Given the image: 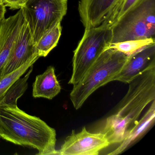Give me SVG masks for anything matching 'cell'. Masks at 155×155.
Wrapping results in <instances>:
<instances>
[{
    "label": "cell",
    "mask_w": 155,
    "mask_h": 155,
    "mask_svg": "<svg viewBox=\"0 0 155 155\" xmlns=\"http://www.w3.org/2000/svg\"><path fill=\"white\" fill-rule=\"evenodd\" d=\"M109 145L105 133H91L84 127L78 133L72 130L57 150V155H97Z\"/></svg>",
    "instance_id": "52a82bcc"
},
{
    "label": "cell",
    "mask_w": 155,
    "mask_h": 155,
    "mask_svg": "<svg viewBox=\"0 0 155 155\" xmlns=\"http://www.w3.org/2000/svg\"><path fill=\"white\" fill-rule=\"evenodd\" d=\"M153 67H155V43L129 55L122 69L113 78V81L129 84L134 78Z\"/></svg>",
    "instance_id": "9c48e42d"
},
{
    "label": "cell",
    "mask_w": 155,
    "mask_h": 155,
    "mask_svg": "<svg viewBox=\"0 0 155 155\" xmlns=\"http://www.w3.org/2000/svg\"><path fill=\"white\" fill-rule=\"evenodd\" d=\"M140 1V0H120L107 19L102 24H106L110 28Z\"/></svg>",
    "instance_id": "ac0fdd59"
},
{
    "label": "cell",
    "mask_w": 155,
    "mask_h": 155,
    "mask_svg": "<svg viewBox=\"0 0 155 155\" xmlns=\"http://www.w3.org/2000/svg\"><path fill=\"white\" fill-rule=\"evenodd\" d=\"M6 12V7L0 1V23L5 18V15Z\"/></svg>",
    "instance_id": "ffe728a7"
},
{
    "label": "cell",
    "mask_w": 155,
    "mask_h": 155,
    "mask_svg": "<svg viewBox=\"0 0 155 155\" xmlns=\"http://www.w3.org/2000/svg\"><path fill=\"white\" fill-rule=\"evenodd\" d=\"M129 56L111 48L104 51L90 68L82 79L73 86L70 95L74 108H80L98 89L110 81L122 69Z\"/></svg>",
    "instance_id": "3957f363"
},
{
    "label": "cell",
    "mask_w": 155,
    "mask_h": 155,
    "mask_svg": "<svg viewBox=\"0 0 155 155\" xmlns=\"http://www.w3.org/2000/svg\"><path fill=\"white\" fill-rule=\"evenodd\" d=\"M37 61V60L30 61L14 71L0 77V102L10 87L21 78Z\"/></svg>",
    "instance_id": "2e32d148"
},
{
    "label": "cell",
    "mask_w": 155,
    "mask_h": 155,
    "mask_svg": "<svg viewBox=\"0 0 155 155\" xmlns=\"http://www.w3.org/2000/svg\"><path fill=\"white\" fill-rule=\"evenodd\" d=\"M111 39L110 28L106 24L85 29L74 51L72 72L68 84H78L101 54L107 49Z\"/></svg>",
    "instance_id": "5b68a950"
},
{
    "label": "cell",
    "mask_w": 155,
    "mask_h": 155,
    "mask_svg": "<svg viewBox=\"0 0 155 155\" xmlns=\"http://www.w3.org/2000/svg\"><path fill=\"white\" fill-rule=\"evenodd\" d=\"M110 28L111 44L155 39V0H140Z\"/></svg>",
    "instance_id": "277c9868"
},
{
    "label": "cell",
    "mask_w": 155,
    "mask_h": 155,
    "mask_svg": "<svg viewBox=\"0 0 155 155\" xmlns=\"http://www.w3.org/2000/svg\"><path fill=\"white\" fill-rule=\"evenodd\" d=\"M61 22H58L42 35L35 44L36 50L40 58L47 57L50 51L57 46L61 36Z\"/></svg>",
    "instance_id": "5bb4252c"
},
{
    "label": "cell",
    "mask_w": 155,
    "mask_h": 155,
    "mask_svg": "<svg viewBox=\"0 0 155 155\" xmlns=\"http://www.w3.org/2000/svg\"><path fill=\"white\" fill-rule=\"evenodd\" d=\"M155 121V101L154 100L145 115L127 132L119 147L108 154L117 155L124 152L141 139L153 127Z\"/></svg>",
    "instance_id": "7c38bea8"
},
{
    "label": "cell",
    "mask_w": 155,
    "mask_h": 155,
    "mask_svg": "<svg viewBox=\"0 0 155 155\" xmlns=\"http://www.w3.org/2000/svg\"><path fill=\"white\" fill-rule=\"evenodd\" d=\"M120 0H80L78 11L85 29L97 27L108 18Z\"/></svg>",
    "instance_id": "30bf717a"
},
{
    "label": "cell",
    "mask_w": 155,
    "mask_h": 155,
    "mask_svg": "<svg viewBox=\"0 0 155 155\" xmlns=\"http://www.w3.org/2000/svg\"><path fill=\"white\" fill-rule=\"evenodd\" d=\"M25 21L21 8L15 15L4 18L0 23V74L15 45Z\"/></svg>",
    "instance_id": "8fae6325"
},
{
    "label": "cell",
    "mask_w": 155,
    "mask_h": 155,
    "mask_svg": "<svg viewBox=\"0 0 155 155\" xmlns=\"http://www.w3.org/2000/svg\"><path fill=\"white\" fill-rule=\"evenodd\" d=\"M117 110L106 119L103 133L110 145L120 143L139 120L144 109L155 99V67L134 78Z\"/></svg>",
    "instance_id": "7a4b0ae2"
},
{
    "label": "cell",
    "mask_w": 155,
    "mask_h": 155,
    "mask_svg": "<svg viewBox=\"0 0 155 155\" xmlns=\"http://www.w3.org/2000/svg\"><path fill=\"white\" fill-rule=\"evenodd\" d=\"M56 130L17 105H0V138L38 151L37 155H57Z\"/></svg>",
    "instance_id": "6da1fadb"
},
{
    "label": "cell",
    "mask_w": 155,
    "mask_h": 155,
    "mask_svg": "<svg viewBox=\"0 0 155 155\" xmlns=\"http://www.w3.org/2000/svg\"><path fill=\"white\" fill-rule=\"evenodd\" d=\"M153 43H155V39L127 41L117 43H110L107 48L112 49L129 56L140 49Z\"/></svg>",
    "instance_id": "e0dca14e"
},
{
    "label": "cell",
    "mask_w": 155,
    "mask_h": 155,
    "mask_svg": "<svg viewBox=\"0 0 155 155\" xmlns=\"http://www.w3.org/2000/svg\"><path fill=\"white\" fill-rule=\"evenodd\" d=\"M21 9L36 44L45 32L61 22L68 10V0H28Z\"/></svg>",
    "instance_id": "8992f818"
},
{
    "label": "cell",
    "mask_w": 155,
    "mask_h": 155,
    "mask_svg": "<svg viewBox=\"0 0 155 155\" xmlns=\"http://www.w3.org/2000/svg\"><path fill=\"white\" fill-rule=\"evenodd\" d=\"M39 58L29 28L25 20L0 77L14 71L30 61L38 60Z\"/></svg>",
    "instance_id": "ba28073f"
},
{
    "label": "cell",
    "mask_w": 155,
    "mask_h": 155,
    "mask_svg": "<svg viewBox=\"0 0 155 155\" xmlns=\"http://www.w3.org/2000/svg\"><path fill=\"white\" fill-rule=\"evenodd\" d=\"M61 87L55 74V68L48 67L43 74L36 77L33 84L32 96L51 100L61 91Z\"/></svg>",
    "instance_id": "4fadbf2b"
},
{
    "label": "cell",
    "mask_w": 155,
    "mask_h": 155,
    "mask_svg": "<svg viewBox=\"0 0 155 155\" xmlns=\"http://www.w3.org/2000/svg\"><path fill=\"white\" fill-rule=\"evenodd\" d=\"M5 7L11 9H20L25 5L28 0H0Z\"/></svg>",
    "instance_id": "d6986e66"
},
{
    "label": "cell",
    "mask_w": 155,
    "mask_h": 155,
    "mask_svg": "<svg viewBox=\"0 0 155 155\" xmlns=\"http://www.w3.org/2000/svg\"><path fill=\"white\" fill-rule=\"evenodd\" d=\"M33 65L31 66L26 75L18 80L6 92L0 105H17V101L23 95L28 88V80L33 71Z\"/></svg>",
    "instance_id": "9a60e30c"
}]
</instances>
